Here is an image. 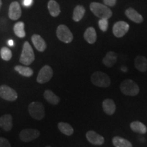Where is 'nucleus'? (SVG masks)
Instances as JSON below:
<instances>
[{
    "instance_id": "obj_34",
    "label": "nucleus",
    "mask_w": 147,
    "mask_h": 147,
    "mask_svg": "<svg viewBox=\"0 0 147 147\" xmlns=\"http://www.w3.org/2000/svg\"><path fill=\"white\" fill-rule=\"evenodd\" d=\"M1 5H2V2H1V0H0V10H1Z\"/></svg>"
},
{
    "instance_id": "obj_18",
    "label": "nucleus",
    "mask_w": 147,
    "mask_h": 147,
    "mask_svg": "<svg viewBox=\"0 0 147 147\" xmlns=\"http://www.w3.org/2000/svg\"><path fill=\"white\" fill-rule=\"evenodd\" d=\"M102 108L106 115H113L115 113L116 105L115 102L111 99H106L102 103Z\"/></svg>"
},
{
    "instance_id": "obj_30",
    "label": "nucleus",
    "mask_w": 147,
    "mask_h": 147,
    "mask_svg": "<svg viewBox=\"0 0 147 147\" xmlns=\"http://www.w3.org/2000/svg\"><path fill=\"white\" fill-rule=\"evenodd\" d=\"M0 147H11V145L6 138L0 137Z\"/></svg>"
},
{
    "instance_id": "obj_21",
    "label": "nucleus",
    "mask_w": 147,
    "mask_h": 147,
    "mask_svg": "<svg viewBox=\"0 0 147 147\" xmlns=\"http://www.w3.org/2000/svg\"><path fill=\"white\" fill-rule=\"evenodd\" d=\"M48 8H49V12L51 15L53 17H57L59 15L61 10L59 3L55 0H50L48 3Z\"/></svg>"
},
{
    "instance_id": "obj_16",
    "label": "nucleus",
    "mask_w": 147,
    "mask_h": 147,
    "mask_svg": "<svg viewBox=\"0 0 147 147\" xmlns=\"http://www.w3.org/2000/svg\"><path fill=\"white\" fill-rule=\"evenodd\" d=\"M118 55L113 51H109L106 53V56L103 59V63L107 67H112L117 63Z\"/></svg>"
},
{
    "instance_id": "obj_11",
    "label": "nucleus",
    "mask_w": 147,
    "mask_h": 147,
    "mask_svg": "<svg viewBox=\"0 0 147 147\" xmlns=\"http://www.w3.org/2000/svg\"><path fill=\"white\" fill-rule=\"evenodd\" d=\"M22 14L21 6L20 4L17 1H13L11 3V4L9 7V12H8V16L10 19L14 20H18V18L21 17Z\"/></svg>"
},
{
    "instance_id": "obj_6",
    "label": "nucleus",
    "mask_w": 147,
    "mask_h": 147,
    "mask_svg": "<svg viewBox=\"0 0 147 147\" xmlns=\"http://www.w3.org/2000/svg\"><path fill=\"white\" fill-rule=\"evenodd\" d=\"M57 36L58 39L64 43L68 44L73 40V35L68 27L65 25H59L57 29Z\"/></svg>"
},
{
    "instance_id": "obj_13",
    "label": "nucleus",
    "mask_w": 147,
    "mask_h": 147,
    "mask_svg": "<svg viewBox=\"0 0 147 147\" xmlns=\"http://www.w3.org/2000/svg\"><path fill=\"white\" fill-rule=\"evenodd\" d=\"M13 127L12 117L9 114H6L0 117V127L5 131H10Z\"/></svg>"
},
{
    "instance_id": "obj_28",
    "label": "nucleus",
    "mask_w": 147,
    "mask_h": 147,
    "mask_svg": "<svg viewBox=\"0 0 147 147\" xmlns=\"http://www.w3.org/2000/svg\"><path fill=\"white\" fill-rule=\"evenodd\" d=\"M0 54H1V59L4 61L10 60L12 56V51H10V49L7 47H3L1 49V51H0Z\"/></svg>"
},
{
    "instance_id": "obj_26",
    "label": "nucleus",
    "mask_w": 147,
    "mask_h": 147,
    "mask_svg": "<svg viewBox=\"0 0 147 147\" xmlns=\"http://www.w3.org/2000/svg\"><path fill=\"white\" fill-rule=\"evenodd\" d=\"M14 69L19 73L22 76L25 77L32 76L34 74V71L32 68L27 67V66H22V65H16L14 67Z\"/></svg>"
},
{
    "instance_id": "obj_9",
    "label": "nucleus",
    "mask_w": 147,
    "mask_h": 147,
    "mask_svg": "<svg viewBox=\"0 0 147 147\" xmlns=\"http://www.w3.org/2000/svg\"><path fill=\"white\" fill-rule=\"evenodd\" d=\"M53 76V71L49 65H45L40 69L37 76V82L40 84H44L49 82Z\"/></svg>"
},
{
    "instance_id": "obj_5",
    "label": "nucleus",
    "mask_w": 147,
    "mask_h": 147,
    "mask_svg": "<svg viewBox=\"0 0 147 147\" xmlns=\"http://www.w3.org/2000/svg\"><path fill=\"white\" fill-rule=\"evenodd\" d=\"M35 59V55L30 44L28 42L24 43L23 51L20 57V62L25 65H29L32 64Z\"/></svg>"
},
{
    "instance_id": "obj_17",
    "label": "nucleus",
    "mask_w": 147,
    "mask_h": 147,
    "mask_svg": "<svg viewBox=\"0 0 147 147\" xmlns=\"http://www.w3.org/2000/svg\"><path fill=\"white\" fill-rule=\"evenodd\" d=\"M134 65L138 71L145 72L147 69V59L144 56L138 55L134 60Z\"/></svg>"
},
{
    "instance_id": "obj_2",
    "label": "nucleus",
    "mask_w": 147,
    "mask_h": 147,
    "mask_svg": "<svg viewBox=\"0 0 147 147\" xmlns=\"http://www.w3.org/2000/svg\"><path fill=\"white\" fill-rule=\"evenodd\" d=\"M29 115L33 119L41 121L45 116V109L43 104L40 102H33L28 106Z\"/></svg>"
},
{
    "instance_id": "obj_4",
    "label": "nucleus",
    "mask_w": 147,
    "mask_h": 147,
    "mask_svg": "<svg viewBox=\"0 0 147 147\" xmlns=\"http://www.w3.org/2000/svg\"><path fill=\"white\" fill-rule=\"evenodd\" d=\"M91 82L99 87H108L110 85V78L108 74L102 71H95L91 76Z\"/></svg>"
},
{
    "instance_id": "obj_25",
    "label": "nucleus",
    "mask_w": 147,
    "mask_h": 147,
    "mask_svg": "<svg viewBox=\"0 0 147 147\" xmlns=\"http://www.w3.org/2000/svg\"><path fill=\"white\" fill-rule=\"evenodd\" d=\"M57 126L59 131L67 136H69L74 134V129L69 123L60 122L58 123Z\"/></svg>"
},
{
    "instance_id": "obj_31",
    "label": "nucleus",
    "mask_w": 147,
    "mask_h": 147,
    "mask_svg": "<svg viewBox=\"0 0 147 147\" xmlns=\"http://www.w3.org/2000/svg\"><path fill=\"white\" fill-rule=\"evenodd\" d=\"M103 1H104V5L109 7L115 6L117 3V0H103Z\"/></svg>"
},
{
    "instance_id": "obj_1",
    "label": "nucleus",
    "mask_w": 147,
    "mask_h": 147,
    "mask_svg": "<svg viewBox=\"0 0 147 147\" xmlns=\"http://www.w3.org/2000/svg\"><path fill=\"white\" fill-rule=\"evenodd\" d=\"M90 10L95 16L100 19H109L113 16V12L106 5L97 2H92L90 4Z\"/></svg>"
},
{
    "instance_id": "obj_20",
    "label": "nucleus",
    "mask_w": 147,
    "mask_h": 147,
    "mask_svg": "<svg viewBox=\"0 0 147 147\" xmlns=\"http://www.w3.org/2000/svg\"><path fill=\"white\" fill-rule=\"evenodd\" d=\"M44 97L48 102L53 105H57L60 102V97L55 95L51 90H46L44 93Z\"/></svg>"
},
{
    "instance_id": "obj_8",
    "label": "nucleus",
    "mask_w": 147,
    "mask_h": 147,
    "mask_svg": "<svg viewBox=\"0 0 147 147\" xmlns=\"http://www.w3.org/2000/svg\"><path fill=\"white\" fill-rule=\"evenodd\" d=\"M0 97L6 101L13 102L18 98V95L15 90L3 84L0 86Z\"/></svg>"
},
{
    "instance_id": "obj_10",
    "label": "nucleus",
    "mask_w": 147,
    "mask_h": 147,
    "mask_svg": "<svg viewBox=\"0 0 147 147\" xmlns=\"http://www.w3.org/2000/svg\"><path fill=\"white\" fill-rule=\"evenodd\" d=\"M129 29V25L125 21H117L113 27V32L117 38H122Z\"/></svg>"
},
{
    "instance_id": "obj_32",
    "label": "nucleus",
    "mask_w": 147,
    "mask_h": 147,
    "mask_svg": "<svg viewBox=\"0 0 147 147\" xmlns=\"http://www.w3.org/2000/svg\"><path fill=\"white\" fill-rule=\"evenodd\" d=\"M33 2V0H24L23 4L25 6H29Z\"/></svg>"
},
{
    "instance_id": "obj_33",
    "label": "nucleus",
    "mask_w": 147,
    "mask_h": 147,
    "mask_svg": "<svg viewBox=\"0 0 147 147\" xmlns=\"http://www.w3.org/2000/svg\"><path fill=\"white\" fill-rule=\"evenodd\" d=\"M8 44L9 46H10V47H12V46L14 45V42H13V40H9Z\"/></svg>"
},
{
    "instance_id": "obj_22",
    "label": "nucleus",
    "mask_w": 147,
    "mask_h": 147,
    "mask_svg": "<svg viewBox=\"0 0 147 147\" xmlns=\"http://www.w3.org/2000/svg\"><path fill=\"white\" fill-rule=\"evenodd\" d=\"M130 127L133 131L141 134H146L147 131V127L146 125L140 121H133L130 124Z\"/></svg>"
},
{
    "instance_id": "obj_3",
    "label": "nucleus",
    "mask_w": 147,
    "mask_h": 147,
    "mask_svg": "<svg viewBox=\"0 0 147 147\" xmlns=\"http://www.w3.org/2000/svg\"><path fill=\"white\" fill-rule=\"evenodd\" d=\"M120 89L124 95L129 96H136L140 91L138 85L131 79H127L121 82Z\"/></svg>"
},
{
    "instance_id": "obj_14",
    "label": "nucleus",
    "mask_w": 147,
    "mask_h": 147,
    "mask_svg": "<svg viewBox=\"0 0 147 147\" xmlns=\"http://www.w3.org/2000/svg\"><path fill=\"white\" fill-rule=\"evenodd\" d=\"M125 14L129 19L136 23H141L143 22V17L140 14H139L135 9L129 8L125 12Z\"/></svg>"
},
{
    "instance_id": "obj_12",
    "label": "nucleus",
    "mask_w": 147,
    "mask_h": 147,
    "mask_svg": "<svg viewBox=\"0 0 147 147\" xmlns=\"http://www.w3.org/2000/svg\"><path fill=\"white\" fill-rule=\"evenodd\" d=\"M86 138L92 144L102 145L104 142V138L93 130L87 131V133L86 134Z\"/></svg>"
},
{
    "instance_id": "obj_24",
    "label": "nucleus",
    "mask_w": 147,
    "mask_h": 147,
    "mask_svg": "<svg viewBox=\"0 0 147 147\" xmlns=\"http://www.w3.org/2000/svg\"><path fill=\"white\" fill-rule=\"evenodd\" d=\"M113 144L115 147H133L129 141L119 136L113 138Z\"/></svg>"
},
{
    "instance_id": "obj_23",
    "label": "nucleus",
    "mask_w": 147,
    "mask_h": 147,
    "mask_svg": "<svg viewBox=\"0 0 147 147\" xmlns=\"http://www.w3.org/2000/svg\"><path fill=\"white\" fill-rule=\"evenodd\" d=\"M85 14V8L84 6L81 5H76L75 8L74 9L72 18L74 21L78 22L83 18V16Z\"/></svg>"
},
{
    "instance_id": "obj_15",
    "label": "nucleus",
    "mask_w": 147,
    "mask_h": 147,
    "mask_svg": "<svg viewBox=\"0 0 147 147\" xmlns=\"http://www.w3.org/2000/svg\"><path fill=\"white\" fill-rule=\"evenodd\" d=\"M32 41L36 49L40 52H44L47 49V44L39 35L34 34L32 37Z\"/></svg>"
},
{
    "instance_id": "obj_29",
    "label": "nucleus",
    "mask_w": 147,
    "mask_h": 147,
    "mask_svg": "<svg viewBox=\"0 0 147 147\" xmlns=\"http://www.w3.org/2000/svg\"><path fill=\"white\" fill-rule=\"evenodd\" d=\"M98 25L99 27L102 32H106L108 30V19H100V21H98Z\"/></svg>"
},
{
    "instance_id": "obj_7",
    "label": "nucleus",
    "mask_w": 147,
    "mask_h": 147,
    "mask_svg": "<svg viewBox=\"0 0 147 147\" xmlns=\"http://www.w3.org/2000/svg\"><path fill=\"white\" fill-rule=\"evenodd\" d=\"M40 133L36 129H25L19 134V138L22 142H28L38 138L40 136Z\"/></svg>"
},
{
    "instance_id": "obj_27",
    "label": "nucleus",
    "mask_w": 147,
    "mask_h": 147,
    "mask_svg": "<svg viewBox=\"0 0 147 147\" xmlns=\"http://www.w3.org/2000/svg\"><path fill=\"white\" fill-rule=\"evenodd\" d=\"M14 32L18 38H24L25 36V24L23 22H18L14 25Z\"/></svg>"
},
{
    "instance_id": "obj_35",
    "label": "nucleus",
    "mask_w": 147,
    "mask_h": 147,
    "mask_svg": "<svg viewBox=\"0 0 147 147\" xmlns=\"http://www.w3.org/2000/svg\"><path fill=\"white\" fill-rule=\"evenodd\" d=\"M46 147H51V146H47Z\"/></svg>"
},
{
    "instance_id": "obj_19",
    "label": "nucleus",
    "mask_w": 147,
    "mask_h": 147,
    "mask_svg": "<svg viewBox=\"0 0 147 147\" xmlns=\"http://www.w3.org/2000/svg\"><path fill=\"white\" fill-rule=\"evenodd\" d=\"M84 38L89 44H94L97 40V34L93 27H90L86 29L84 34Z\"/></svg>"
}]
</instances>
